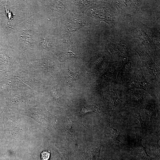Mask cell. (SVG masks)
Returning <instances> with one entry per match:
<instances>
[{"label": "cell", "instance_id": "obj_1", "mask_svg": "<svg viewBox=\"0 0 160 160\" xmlns=\"http://www.w3.org/2000/svg\"><path fill=\"white\" fill-rule=\"evenodd\" d=\"M127 87L129 90L143 89L151 96H154L153 87L145 79L141 69L138 70L131 77Z\"/></svg>", "mask_w": 160, "mask_h": 160}, {"label": "cell", "instance_id": "obj_2", "mask_svg": "<svg viewBox=\"0 0 160 160\" xmlns=\"http://www.w3.org/2000/svg\"><path fill=\"white\" fill-rule=\"evenodd\" d=\"M126 97L128 103L134 106L140 105L146 100L144 91L135 89L129 90Z\"/></svg>", "mask_w": 160, "mask_h": 160}, {"label": "cell", "instance_id": "obj_3", "mask_svg": "<svg viewBox=\"0 0 160 160\" xmlns=\"http://www.w3.org/2000/svg\"><path fill=\"white\" fill-rule=\"evenodd\" d=\"M135 138L133 145L135 153L139 156L149 159L150 157L147 154L145 148L142 144V133L141 130L135 131Z\"/></svg>", "mask_w": 160, "mask_h": 160}, {"label": "cell", "instance_id": "obj_4", "mask_svg": "<svg viewBox=\"0 0 160 160\" xmlns=\"http://www.w3.org/2000/svg\"><path fill=\"white\" fill-rule=\"evenodd\" d=\"M141 56L143 63L144 65L146 68L151 77L155 79L159 78L160 69L159 68L150 58H147V56Z\"/></svg>", "mask_w": 160, "mask_h": 160}, {"label": "cell", "instance_id": "obj_5", "mask_svg": "<svg viewBox=\"0 0 160 160\" xmlns=\"http://www.w3.org/2000/svg\"><path fill=\"white\" fill-rule=\"evenodd\" d=\"M106 100V105L108 108L111 110H114L118 105L121 100L119 98L116 91H110L108 93Z\"/></svg>", "mask_w": 160, "mask_h": 160}, {"label": "cell", "instance_id": "obj_6", "mask_svg": "<svg viewBox=\"0 0 160 160\" xmlns=\"http://www.w3.org/2000/svg\"><path fill=\"white\" fill-rule=\"evenodd\" d=\"M111 116H109L107 120V124L110 136L111 138L115 141H117L123 144L126 145L122 142L120 140V132L116 129L111 126L110 124V119Z\"/></svg>", "mask_w": 160, "mask_h": 160}, {"label": "cell", "instance_id": "obj_7", "mask_svg": "<svg viewBox=\"0 0 160 160\" xmlns=\"http://www.w3.org/2000/svg\"><path fill=\"white\" fill-rule=\"evenodd\" d=\"M130 64L128 63H123L122 68L118 75L119 77L122 81L125 80L128 77L130 73Z\"/></svg>", "mask_w": 160, "mask_h": 160}, {"label": "cell", "instance_id": "obj_8", "mask_svg": "<svg viewBox=\"0 0 160 160\" xmlns=\"http://www.w3.org/2000/svg\"><path fill=\"white\" fill-rule=\"evenodd\" d=\"M88 112H94L99 114L100 113V109L95 105H84L80 111V116H82L84 113Z\"/></svg>", "mask_w": 160, "mask_h": 160}, {"label": "cell", "instance_id": "obj_9", "mask_svg": "<svg viewBox=\"0 0 160 160\" xmlns=\"http://www.w3.org/2000/svg\"><path fill=\"white\" fill-rule=\"evenodd\" d=\"M143 112L147 118L150 119H158L156 114L152 107L148 105L143 109Z\"/></svg>", "mask_w": 160, "mask_h": 160}, {"label": "cell", "instance_id": "obj_10", "mask_svg": "<svg viewBox=\"0 0 160 160\" xmlns=\"http://www.w3.org/2000/svg\"><path fill=\"white\" fill-rule=\"evenodd\" d=\"M74 54L72 52H63L60 53L59 55V60L61 62H63L66 60L73 57Z\"/></svg>", "mask_w": 160, "mask_h": 160}, {"label": "cell", "instance_id": "obj_11", "mask_svg": "<svg viewBox=\"0 0 160 160\" xmlns=\"http://www.w3.org/2000/svg\"><path fill=\"white\" fill-rule=\"evenodd\" d=\"M79 71L76 72H73L71 71L68 68L67 72V75L68 80L71 81H76L79 74Z\"/></svg>", "mask_w": 160, "mask_h": 160}, {"label": "cell", "instance_id": "obj_12", "mask_svg": "<svg viewBox=\"0 0 160 160\" xmlns=\"http://www.w3.org/2000/svg\"><path fill=\"white\" fill-rule=\"evenodd\" d=\"M50 155L49 152L43 151L41 153V159L42 160H48Z\"/></svg>", "mask_w": 160, "mask_h": 160}, {"label": "cell", "instance_id": "obj_13", "mask_svg": "<svg viewBox=\"0 0 160 160\" xmlns=\"http://www.w3.org/2000/svg\"><path fill=\"white\" fill-rule=\"evenodd\" d=\"M42 46L43 48H48L51 47V43L49 40L44 39L42 41Z\"/></svg>", "mask_w": 160, "mask_h": 160}, {"label": "cell", "instance_id": "obj_14", "mask_svg": "<svg viewBox=\"0 0 160 160\" xmlns=\"http://www.w3.org/2000/svg\"><path fill=\"white\" fill-rule=\"evenodd\" d=\"M134 117L135 118L138 119L140 121L141 124V129H144L145 128V127L146 125L145 122L142 120L141 119V117L140 115H135L134 116Z\"/></svg>", "mask_w": 160, "mask_h": 160}, {"label": "cell", "instance_id": "obj_15", "mask_svg": "<svg viewBox=\"0 0 160 160\" xmlns=\"http://www.w3.org/2000/svg\"><path fill=\"white\" fill-rule=\"evenodd\" d=\"M6 5L5 7V9H6V11L7 13V14H8V15H7V16H8V17H9V21L10 20V19H11V13L9 12V10H8L6 8Z\"/></svg>", "mask_w": 160, "mask_h": 160}]
</instances>
